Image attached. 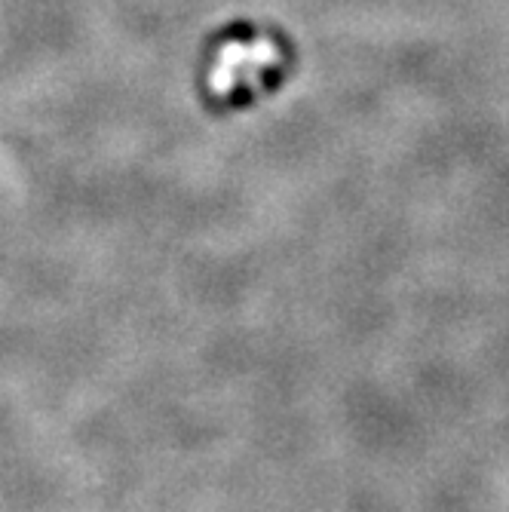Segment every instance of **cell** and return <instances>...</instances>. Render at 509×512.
<instances>
[{
	"instance_id": "obj_1",
	"label": "cell",
	"mask_w": 509,
	"mask_h": 512,
	"mask_svg": "<svg viewBox=\"0 0 509 512\" xmlns=\"http://www.w3.org/2000/svg\"><path fill=\"white\" fill-rule=\"evenodd\" d=\"M283 68V53L264 34H243L230 37L215 53V62L206 74L209 92L215 99L237 105V99L255 96L264 83L276 80Z\"/></svg>"
}]
</instances>
